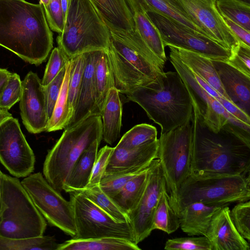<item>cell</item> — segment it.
<instances>
[{
	"mask_svg": "<svg viewBox=\"0 0 250 250\" xmlns=\"http://www.w3.org/2000/svg\"><path fill=\"white\" fill-rule=\"evenodd\" d=\"M191 100L192 140L190 175H250V132L230 123L217 131L213 130Z\"/></svg>",
	"mask_w": 250,
	"mask_h": 250,
	"instance_id": "6da1fadb",
	"label": "cell"
},
{
	"mask_svg": "<svg viewBox=\"0 0 250 250\" xmlns=\"http://www.w3.org/2000/svg\"><path fill=\"white\" fill-rule=\"evenodd\" d=\"M53 44V33L41 3L0 0V46L39 65L46 60Z\"/></svg>",
	"mask_w": 250,
	"mask_h": 250,
	"instance_id": "7a4b0ae2",
	"label": "cell"
},
{
	"mask_svg": "<svg viewBox=\"0 0 250 250\" xmlns=\"http://www.w3.org/2000/svg\"><path fill=\"white\" fill-rule=\"evenodd\" d=\"M110 30L106 50L114 86L127 94L154 80L165 63L148 47L134 28L128 31Z\"/></svg>",
	"mask_w": 250,
	"mask_h": 250,
	"instance_id": "3957f363",
	"label": "cell"
},
{
	"mask_svg": "<svg viewBox=\"0 0 250 250\" xmlns=\"http://www.w3.org/2000/svg\"><path fill=\"white\" fill-rule=\"evenodd\" d=\"M137 103L163 134L191 119L193 105L187 86L176 71H164L148 83L126 94Z\"/></svg>",
	"mask_w": 250,
	"mask_h": 250,
	"instance_id": "277c9868",
	"label": "cell"
},
{
	"mask_svg": "<svg viewBox=\"0 0 250 250\" xmlns=\"http://www.w3.org/2000/svg\"><path fill=\"white\" fill-rule=\"evenodd\" d=\"M58 46L69 59L109 46V29L90 0H70Z\"/></svg>",
	"mask_w": 250,
	"mask_h": 250,
	"instance_id": "5b68a950",
	"label": "cell"
},
{
	"mask_svg": "<svg viewBox=\"0 0 250 250\" xmlns=\"http://www.w3.org/2000/svg\"><path fill=\"white\" fill-rule=\"evenodd\" d=\"M1 209L0 235L25 239L43 235L46 220L35 207L19 178L0 169Z\"/></svg>",
	"mask_w": 250,
	"mask_h": 250,
	"instance_id": "8992f818",
	"label": "cell"
},
{
	"mask_svg": "<svg viewBox=\"0 0 250 250\" xmlns=\"http://www.w3.org/2000/svg\"><path fill=\"white\" fill-rule=\"evenodd\" d=\"M97 140H102V121L99 115H92L65 128L46 156L43 174L47 181L61 192L73 166L83 152Z\"/></svg>",
	"mask_w": 250,
	"mask_h": 250,
	"instance_id": "52a82bcc",
	"label": "cell"
},
{
	"mask_svg": "<svg viewBox=\"0 0 250 250\" xmlns=\"http://www.w3.org/2000/svg\"><path fill=\"white\" fill-rule=\"evenodd\" d=\"M250 199V175H189L179 189L176 213L178 215L183 207L196 202L223 207Z\"/></svg>",
	"mask_w": 250,
	"mask_h": 250,
	"instance_id": "ba28073f",
	"label": "cell"
},
{
	"mask_svg": "<svg viewBox=\"0 0 250 250\" xmlns=\"http://www.w3.org/2000/svg\"><path fill=\"white\" fill-rule=\"evenodd\" d=\"M192 140L191 119L161 134L158 139L157 159L165 177L169 204L176 212L179 189L190 174Z\"/></svg>",
	"mask_w": 250,
	"mask_h": 250,
	"instance_id": "9c48e42d",
	"label": "cell"
},
{
	"mask_svg": "<svg viewBox=\"0 0 250 250\" xmlns=\"http://www.w3.org/2000/svg\"><path fill=\"white\" fill-rule=\"evenodd\" d=\"M69 193L76 228V234L72 238L114 237L135 243L134 233L129 222L116 221L81 191Z\"/></svg>",
	"mask_w": 250,
	"mask_h": 250,
	"instance_id": "30bf717a",
	"label": "cell"
},
{
	"mask_svg": "<svg viewBox=\"0 0 250 250\" xmlns=\"http://www.w3.org/2000/svg\"><path fill=\"white\" fill-rule=\"evenodd\" d=\"M21 183L36 208L51 225L72 237L76 234L74 209L40 172L31 173Z\"/></svg>",
	"mask_w": 250,
	"mask_h": 250,
	"instance_id": "8fae6325",
	"label": "cell"
},
{
	"mask_svg": "<svg viewBox=\"0 0 250 250\" xmlns=\"http://www.w3.org/2000/svg\"><path fill=\"white\" fill-rule=\"evenodd\" d=\"M158 29L165 47L172 45L191 51L211 60L227 62L230 52L214 40L177 21L154 11L146 12Z\"/></svg>",
	"mask_w": 250,
	"mask_h": 250,
	"instance_id": "7c38bea8",
	"label": "cell"
},
{
	"mask_svg": "<svg viewBox=\"0 0 250 250\" xmlns=\"http://www.w3.org/2000/svg\"><path fill=\"white\" fill-rule=\"evenodd\" d=\"M35 156L13 117L0 125V162L13 176L25 178L33 172Z\"/></svg>",
	"mask_w": 250,
	"mask_h": 250,
	"instance_id": "4fadbf2b",
	"label": "cell"
},
{
	"mask_svg": "<svg viewBox=\"0 0 250 250\" xmlns=\"http://www.w3.org/2000/svg\"><path fill=\"white\" fill-rule=\"evenodd\" d=\"M170 61L187 87L194 101L207 125L214 131L219 130L228 123L249 132L250 125L244 124L230 114L222 104L209 94L197 82L193 72L172 52Z\"/></svg>",
	"mask_w": 250,
	"mask_h": 250,
	"instance_id": "5bb4252c",
	"label": "cell"
},
{
	"mask_svg": "<svg viewBox=\"0 0 250 250\" xmlns=\"http://www.w3.org/2000/svg\"><path fill=\"white\" fill-rule=\"evenodd\" d=\"M167 189L165 177L158 159L149 166L147 184L136 208L127 214L135 243L138 245L151 233L153 216L162 192Z\"/></svg>",
	"mask_w": 250,
	"mask_h": 250,
	"instance_id": "9a60e30c",
	"label": "cell"
},
{
	"mask_svg": "<svg viewBox=\"0 0 250 250\" xmlns=\"http://www.w3.org/2000/svg\"><path fill=\"white\" fill-rule=\"evenodd\" d=\"M19 102L21 120L27 131L32 134L46 131L49 119L44 86L37 73L29 72L22 81Z\"/></svg>",
	"mask_w": 250,
	"mask_h": 250,
	"instance_id": "2e32d148",
	"label": "cell"
},
{
	"mask_svg": "<svg viewBox=\"0 0 250 250\" xmlns=\"http://www.w3.org/2000/svg\"><path fill=\"white\" fill-rule=\"evenodd\" d=\"M194 22L209 37L230 51L238 43L219 12L216 0H179Z\"/></svg>",
	"mask_w": 250,
	"mask_h": 250,
	"instance_id": "e0dca14e",
	"label": "cell"
},
{
	"mask_svg": "<svg viewBox=\"0 0 250 250\" xmlns=\"http://www.w3.org/2000/svg\"><path fill=\"white\" fill-rule=\"evenodd\" d=\"M158 139L131 148L114 147L104 175L142 170L157 158Z\"/></svg>",
	"mask_w": 250,
	"mask_h": 250,
	"instance_id": "ac0fdd59",
	"label": "cell"
},
{
	"mask_svg": "<svg viewBox=\"0 0 250 250\" xmlns=\"http://www.w3.org/2000/svg\"><path fill=\"white\" fill-rule=\"evenodd\" d=\"M206 236L212 250H250L249 242L239 234L230 217L228 206L221 208L213 216Z\"/></svg>",
	"mask_w": 250,
	"mask_h": 250,
	"instance_id": "d6986e66",
	"label": "cell"
},
{
	"mask_svg": "<svg viewBox=\"0 0 250 250\" xmlns=\"http://www.w3.org/2000/svg\"><path fill=\"white\" fill-rule=\"evenodd\" d=\"M229 101L249 116L250 114V77L227 62L211 60Z\"/></svg>",
	"mask_w": 250,
	"mask_h": 250,
	"instance_id": "ffe728a7",
	"label": "cell"
},
{
	"mask_svg": "<svg viewBox=\"0 0 250 250\" xmlns=\"http://www.w3.org/2000/svg\"><path fill=\"white\" fill-rule=\"evenodd\" d=\"M95 51L84 53L85 66L77 104L71 120L65 128L76 125L92 115H100L96 104L94 75Z\"/></svg>",
	"mask_w": 250,
	"mask_h": 250,
	"instance_id": "44dd1931",
	"label": "cell"
},
{
	"mask_svg": "<svg viewBox=\"0 0 250 250\" xmlns=\"http://www.w3.org/2000/svg\"><path fill=\"white\" fill-rule=\"evenodd\" d=\"M109 30L128 31L134 28L131 0H90Z\"/></svg>",
	"mask_w": 250,
	"mask_h": 250,
	"instance_id": "7402d4cb",
	"label": "cell"
},
{
	"mask_svg": "<svg viewBox=\"0 0 250 250\" xmlns=\"http://www.w3.org/2000/svg\"><path fill=\"white\" fill-rule=\"evenodd\" d=\"M223 207L199 202L188 204L179 212L180 227L188 236H206L213 216Z\"/></svg>",
	"mask_w": 250,
	"mask_h": 250,
	"instance_id": "603a6c76",
	"label": "cell"
},
{
	"mask_svg": "<svg viewBox=\"0 0 250 250\" xmlns=\"http://www.w3.org/2000/svg\"><path fill=\"white\" fill-rule=\"evenodd\" d=\"M168 46L169 51L174 53L190 70L230 101L223 88L211 59L191 51L172 45Z\"/></svg>",
	"mask_w": 250,
	"mask_h": 250,
	"instance_id": "cb8c5ba5",
	"label": "cell"
},
{
	"mask_svg": "<svg viewBox=\"0 0 250 250\" xmlns=\"http://www.w3.org/2000/svg\"><path fill=\"white\" fill-rule=\"evenodd\" d=\"M101 141L93 142L73 166L63 184L66 192L81 191L87 188Z\"/></svg>",
	"mask_w": 250,
	"mask_h": 250,
	"instance_id": "d4e9b609",
	"label": "cell"
},
{
	"mask_svg": "<svg viewBox=\"0 0 250 250\" xmlns=\"http://www.w3.org/2000/svg\"><path fill=\"white\" fill-rule=\"evenodd\" d=\"M119 94L115 87L109 90L100 114L102 121V139L111 145L119 137L122 126L123 107Z\"/></svg>",
	"mask_w": 250,
	"mask_h": 250,
	"instance_id": "484cf974",
	"label": "cell"
},
{
	"mask_svg": "<svg viewBox=\"0 0 250 250\" xmlns=\"http://www.w3.org/2000/svg\"><path fill=\"white\" fill-rule=\"evenodd\" d=\"M131 6L135 28L152 53L165 63V47L158 29L138 1L131 0Z\"/></svg>",
	"mask_w": 250,
	"mask_h": 250,
	"instance_id": "4316f807",
	"label": "cell"
},
{
	"mask_svg": "<svg viewBox=\"0 0 250 250\" xmlns=\"http://www.w3.org/2000/svg\"><path fill=\"white\" fill-rule=\"evenodd\" d=\"M136 0L139 2L146 12L154 11L161 13L210 38L208 34L194 22L179 0Z\"/></svg>",
	"mask_w": 250,
	"mask_h": 250,
	"instance_id": "83f0119b",
	"label": "cell"
},
{
	"mask_svg": "<svg viewBox=\"0 0 250 250\" xmlns=\"http://www.w3.org/2000/svg\"><path fill=\"white\" fill-rule=\"evenodd\" d=\"M149 166L129 180L123 188L110 198L127 215L138 205L146 188Z\"/></svg>",
	"mask_w": 250,
	"mask_h": 250,
	"instance_id": "f1b7e54d",
	"label": "cell"
},
{
	"mask_svg": "<svg viewBox=\"0 0 250 250\" xmlns=\"http://www.w3.org/2000/svg\"><path fill=\"white\" fill-rule=\"evenodd\" d=\"M135 243L114 237L90 239L72 238L59 244L57 250H141Z\"/></svg>",
	"mask_w": 250,
	"mask_h": 250,
	"instance_id": "f546056e",
	"label": "cell"
},
{
	"mask_svg": "<svg viewBox=\"0 0 250 250\" xmlns=\"http://www.w3.org/2000/svg\"><path fill=\"white\" fill-rule=\"evenodd\" d=\"M72 68L70 59L66 64V72L62 88L56 101L46 131L52 132L64 129L70 123L72 116L68 98V83Z\"/></svg>",
	"mask_w": 250,
	"mask_h": 250,
	"instance_id": "4dcf8cb0",
	"label": "cell"
},
{
	"mask_svg": "<svg viewBox=\"0 0 250 250\" xmlns=\"http://www.w3.org/2000/svg\"><path fill=\"white\" fill-rule=\"evenodd\" d=\"M94 75L96 104L101 114L109 90L114 87L106 50L95 51Z\"/></svg>",
	"mask_w": 250,
	"mask_h": 250,
	"instance_id": "1f68e13d",
	"label": "cell"
},
{
	"mask_svg": "<svg viewBox=\"0 0 250 250\" xmlns=\"http://www.w3.org/2000/svg\"><path fill=\"white\" fill-rule=\"evenodd\" d=\"M179 227V216L171 207L167 190L165 189L161 193L155 210L152 230L157 229L170 234Z\"/></svg>",
	"mask_w": 250,
	"mask_h": 250,
	"instance_id": "d6a6232c",
	"label": "cell"
},
{
	"mask_svg": "<svg viewBox=\"0 0 250 250\" xmlns=\"http://www.w3.org/2000/svg\"><path fill=\"white\" fill-rule=\"evenodd\" d=\"M59 245L49 236L15 239L0 235V250H57Z\"/></svg>",
	"mask_w": 250,
	"mask_h": 250,
	"instance_id": "836d02e7",
	"label": "cell"
},
{
	"mask_svg": "<svg viewBox=\"0 0 250 250\" xmlns=\"http://www.w3.org/2000/svg\"><path fill=\"white\" fill-rule=\"evenodd\" d=\"M221 15L250 31V4L240 0H216Z\"/></svg>",
	"mask_w": 250,
	"mask_h": 250,
	"instance_id": "e575fe53",
	"label": "cell"
},
{
	"mask_svg": "<svg viewBox=\"0 0 250 250\" xmlns=\"http://www.w3.org/2000/svg\"><path fill=\"white\" fill-rule=\"evenodd\" d=\"M155 127L146 124L137 125L126 132L116 146L131 149L157 140Z\"/></svg>",
	"mask_w": 250,
	"mask_h": 250,
	"instance_id": "d590c367",
	"label": "cell"
},
{
	"mask_svg": "<svg viewBox=\"0 0 250 250\" xmlns=\"http://www.w3.org/2000/svg\"><path fill=\"white\" fill-rule=\"evenodd\" d=\"M81 192L116 221L129 222L127 215L104 192L99 185L87 188Z\"/></svg>",
	"mask_w": 250,
	"mask_h": 250,
	"instance_id": "8d00e7d4",
	"label": "cell"
},
{
	"mask_svg": "<svg viewBox=\"0 0 250 250\" xmlns=\"http://www.w3.org/2000/svg\"><path fill=\"white\" fill-rule=\"evenodd\" d=\"M71 59L72 68L68 83V98L72 118L77 104L83 79L85 62V54H81Z\"/></svg>",
	"mask_w": 250,
	"mask_h": 250,
	"instance_id": "74e56055",
	"label": "cell"
},
{
	"mask_svg": "<svg viewBox=\"0 0 250 250\" xmlns=\"http://www.w3.org/2000/svg\"><path fill=\"white\" fill-rule=\"evenodd\" d=\"M231 220L239 234L250 241V201L238 202L230 210Z\"/></svg>",
	"mask_w": 250,
	"mask_h": 250,
	"instance_id": "f35d334b",
	"label": "cell"
},
{
	"mask_svg": "<svg viewBox=\"0 0 250 250\" xmlns=\"http://www.w3.org/2000/svg\"><path fill=\"white\" fill-rule=\"evenodd\" d=\"M22 92V81L16 73H11L0 97V109L8 111L20 101Z\"/></svg>",
	"mask_w": 250,
	"mask_h": 250,
	"instance_id": "ab89813d",
	"label": "cell"
},
{
	"mask_svg": "<svg viewBox=\"0 0 250 250\" xmlns=\"http://www.w3.org/2000/svg\"><path fill=\"white\" fill-rule=\"evenodd\" d=\"M164 249L167 250H212V247L206 236H200L168 239Z\"/></svg>",
	"mask_w": 250,
	"mask_h": 250,
	"instance_id": "60d3db41",
	"label": "cell"
},
{
	"mask_svg": "<svg viewBox=\"0 0 250 250\" xmlns=\"http://www.w3.org/2000/svg\"><path fill=\"white\" fill-rule=\"evenodd\" d=\"M70 59L59 47L52 50L42 81L43 86L47 85L64 67Z\"/></svg>",
	"mask_w": 250,
	"mask_h": 250,
	"instance_id": "b9f144b4",
	"label": "cell"
},
{
	"mask_svg": "<svg viewBox=\"0 0 250 250\" xmlns=\"http://www.w3.org/2000/svg\"><path fill=\"white\" fill-rule=\"evenodd\" d=\"M142 170L118 175H104L99 186L104 193L111 198L116 195L129 180Z\"/></svg>",
	"mask_w": 250,
	"mask_h": 250,
	"instance_id": "7bdbcfd3",
	"label": "cell"
},
{
	"mask_svg": "<svg viewBox=\"0 0 250 250\" xmlns=\"http://www.w3.org/2000/svg\"><path fill=\"white\" fill-rule=\"evenodd\" d=\"M227 62L250 77V46L240 42L230 51Z\"/></svg>",
	"mask_w": 250,
	"mask_h": 250,
	"instance_id": "ee69618b",
	"label": "cell"
},
{
	"mask_svg": "<svg viewBox=\"0 0 250 250\" xmlns=\"http://www.w3.org/2000/svg\"><path fill=\"white\" fill-rule=\"evenodd\" d=\"M66 69L65 65L51 82L47 85L43 86L49 121L53 113L56 101L62 88Z\"/></svg>",
	"mask_w": 250,
	"mask_h": 250,
	"instance_id": "f6af8a7d",
	"label": "cell"
},
{
	"mask_svg": "<svg viewBox=\"0 0 250 250\" xmlns=\"http://www.w3.org/2000/svg\"><path fill=\"white\" fill-rule=\"evenodd\" d=\"M50 28L59 34L62 32L64 16L61 0H50L48 5L43 8Z\"/></svg>",
	"mask_w": 250,
	"mask_h": 250,
	"instance_id": "bcb514c9",
	"label": "cell"
},
{
	"mask_svg": "<svg viewBox=\"0 0 250 250\" xmlns=\"http://www.w3.org/2000/svg\"><path fill=\"white\" fill-rule=\"evenodd\" d=\"M113 149L114 147L106 145L103 147L97 153L92 174L87 188L99 184L105 172Z\"/></svg>",
	"mask_w": 250,
	"mask_h": 250,
	"instance_id": "7dc6e473",
	"label": "cell"
},
{
	"mask_svg": "<svg viewBox=\"0 0 250 250\" xmlns=\"http://www.w3.org/2000/svg\"><path fill=\"white\" fill-rule=\"evenodd\" d=\"M223 21L238 42L250 46V33L243 27L228 18L221 15Z\"/></svg>",
	"mask_w": 250,
	"mask_h": 250,
	"instance_id": "c3c4849f",
	"label": "cell"
},
{
	"mask_svg": "<svg viewBox=\"0 0 250 250\" xmlns=\"http://www.w3.org/2000/svg\"><path fill=\"white\" fill-rule=\"evenodd\" d=\"M11 73L7 69L0 68V97Z\"/></svg>",
	"mask_w": 250,
	"mask_h": 250,
	"instance_id": "681fc988",
	"label": "cell"
},
{
	"mask_svg": "<svg viewBox=\"0 0 250 250\" xmlns=\"http://www.w3.org/2000/svg\"><path fill=\"white\" fill-rule=\"evenodd\" d=\"M13 117L8 111L0 109V125L7 119Z\"/></svg>",
	"mask_w": 250,
	"mask_h": 250,
	"instance_id": "f907efd6",
	"label": "cell"
},
{
	"mask_svg": "<svg viewBox=\"0 0 250 250\" xmlns=\"http://www.w3.org/2000/svg\"><path fill=\"white\" fill-rule=\"evenodd\" d=\"M63 13L64 16V19L68 7L70 0H61Z\"/></svg>",
	"mask_w": 250,
	"mask_h": 250,
	"instance_id": "816d5d0a",
	"label": "cell"
},
{
	"mask_svg": "<svg viewBox=\"0 0 250 250\" xmlns=\"http://www.w3.org/2000/svg\"><path fill=\"white\" fill-rule=\"evenodd\" d=\"M49 1L50 0H40V3L43 5V8L46 7L48 5Z\"/></svg>",
	"mask_w": 250,
	"mask_h": 250,
	"instance_id": "f5cc1de1",
	"label": "cell"
},
{
	"mask_svg": "<svg viewBox=\"0 0 250 250\" xmlns=\"http://www.w3.org/2000/svg\"><path fill=\"white\" fill-rule=\"evenodd\" d=\"M1 206H2V202H1V188H0V212L1 209Z\"/></svg>",
	"mask_w": 250,
	"mask_h": 250,
	"instance_id": "db71d44e",
	"label": "cell"
},
{
	"mask_svg": "<svg viewBox=\"0 0 250 250\" xmlns=\"http://www.w3.org/2000/svg\"><path fill=\"white\" fill-rule=\"evenodd\" d=\"M241 0V1H243L244 2H247L248 3L250 4V0Z\"/></svg>",
	"mask_w": 250,
	"mask_h": 250,
	"instance_id": "11a10c76",
	"label": "cell"
}]
</instances>
